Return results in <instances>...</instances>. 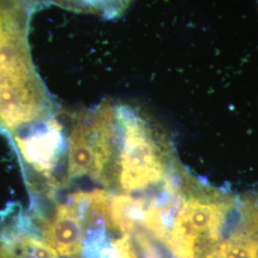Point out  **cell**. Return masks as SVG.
Wrapping results in <instances>:
<instances>
[{
	"label": "cell",
	"mask_w": 258,
	"mask_h": 258,
	"mask_svg": "<svg viewBox=\"0 0 258 258\" xmlns=\"http://www.w3.org/2000/svg\"><path fill=\"white\" fill-rule=\"evenodd\" d=\"M110 243L114 250L113 258H137L130 240V234H123L120 238L110 241Z\"/></svg>",
	"instance_id": "8992f818"
},
{
	"label": "cell",
	"mask_w": 258,
	"mask_h": 258,
	"mask_svg": "<svg viewBox=\"0 0 258 258\" xmlns=\"http://www.w3.org/2000/svg\"><path fill=\"white\" fill-rule=\"evenodd\" d=\"M19 159L28 168L51 180L65 151L63 129L54 117L27 131L12 136Z\"/></svg>",
	"instance_id": "3957f363"
},
{
	"label": "cell",
	"mask_w": 258,
	"mask_h": 258,
	"mask_svg": "<svg viewBox=\"0 0 258 258\" xmlns=\"http://www.w3.org/2000/svg\"><path fill=\"white\" fill-rule=\"evenodd\" d=\"M119 147L114 183L126 192L146 189L167 177L166 146L140 111L126 103H115Z\"/></svg>",
	"instance_id": "7a4b0ae2"
},
{
	"label": "cell",
	"mask_w": 258,
	"mask_h": 258,
	"mask_svg": "<svg viewBox=\"0 0 258 258\" xmlns=\"http://www.w3.org/2000/svg\"><path fill=\"white\" fill-rule=\"evenodd\" d=\"M37 0H0V131L12 137L53 116V101L29 45Z\"/></svg>",
	"instance_id": "6da1fadb"
},
{
	"label": "cell",
	"mask_w": 258,
	"mask_h": 258,
	"mask_svg": "<svg viewBox=\"0 0 258 258\" xmlns=\"http://www.w3.org/2000/svg\"><path fill=\"white\" fill-rule=\"evenodd\" d=\"M27 215L8 208L0 218V258H59Z\"/></svg>",
	"instance_id": "277c9868"
},
{
	"label": "cell",
	"mask_w": 258,
	"mask_h": 258,
	"mask_svg": "<svg viewBox=\"0 0 258 258\" xmlns=\"http://www.w3.org/2000/svg\"><path fill=\"white\" fill-rule=\"evenodd\" d=\"M38 233L58 255L81 258L83 252V222L74 205L58 204L50 218H38Z\"/></svg>",
	"instance_id": "5b68a950"
}]
</instances>
